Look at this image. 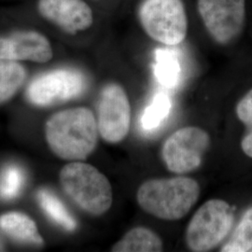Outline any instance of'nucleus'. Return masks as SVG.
I'll list each match as a JSON object with an SVG mask.
<instances>
[{
  "instance_id": "12",
  "label": "nucleus",
  "mask_w": 252,
  "mask_h": 252,
  "mask_svg": "<svg viewBox=\"0 0 252 252\" xmlns=\"http://www.w3.org/2000/svg\"><path fill=\"white\" fill-rule=\"evenodd\" d=\"M0 230L19 243L36 247H41L44 244L36 222L24 213L9 212L1 215Z\"/></svg>"
},
{
  "instance_id": "17",
  "label": "nucleus",
  "mask_w": 252,
  "mask_h": 252,
  "mask_svg": "<svg viewBox=\"0 0 252 252\" xmlns=\"http://www.w3.org/2000/svg\"><path fill=\"white\" fill-rule=\"evenodd\" d=\"M27 182V174L23 167L11 163L0 172V199L10 201L17 198Z\"/></svg>"
},
{
  "instance_id": "2",
  "label": "nucleus",
  "mask_w": 252,
  "mask_h": 252,
  "mask_svg": "<svg viewBox=\"0 0 252 252\" xmlns=\"http://www.w3.org/2000/svg\"><path fill=\"white\" fill-rule=\"evenodd\" d=\"M200 186L187 177L156 179L144 182L136 199L145 212L165 220H178L188 214L197 202Z\"/></svg>"
},
{
  "instance_id": "18",
  "label": "nucleus",
  "mask_w": 252,
  "mask_h": 252,
  "mask_svg": "<svg viewBox=\"0 0 252 252\" xmlns=\"http://www.w3.org/2000/svg\"><path fill=\"white\" fill-rule=\"evenodd\" d=\"M171 101L164 93H158L153 97V102L143 112L141 126L146 131H153L162 125L169 116Z\"/></svg>"
},
{
  "instance_id": "6",
  "label": "nucleus",
  "mask_w": 252,
  "mask_h": 252,
  "mask_svg": "<svg viewBox=\"0 0 252 252\" xmlns=\"http://www.w3.org/2000/svg\"><path fill=\"white\" fill-rule=\"evenodd\" d=\"M88 86L83 73L75 68H58L36 77L27 88V98L32 105L46 108L76 99Z\"/></svg>"
},
{
  "instance_id": "8",
  "label": "nucleus",
  "mask_w": 252,
  "mask_h": 252,
  "mask_svg": "<svg viewBox=\"0 0 252 252\" xmlns=\"http://www.w3.org/2000/svg\"><path fill=\"white\" fill-rule=\"evenodd\" d=\"M197 10L208 34L220 44L230 43L243 30L246 0H197Z\"/></svg>"
},
{
  "instance_id": "7",
  "label": "nucleus",
  "mask_w": 252,
  "mask_h": 252,
  "mask_svg": "<svg viewBox=\"0 0 252 252\" xmlns=\"http://www.w3.org/2000/svg\"><path fill=\"white\" fill-rule=\"evenodd\" d=\"M210 146V136L199 127H184L163 143L162 159L169 171L185 174L198 168Z\"/></svg>"
},
{
  "instance_id": "1",
  "label": "nucleus",
  "mask_w": 252,
  "mask_h": 252,
  "mask_svg": "<svg viewBox=\"0 0 252 252\" xmlns=\"http://www.w3.org/2000/svg\"><path fill=\"white\" fill-rule=\"evenodd\" d=\"M98 126L87 108H68L55 113L46 124V139L52 152L63 160L87 158L97 144Z\"/></svg>"
},
{
  "instance_id": "9",
  "label": "nucleus",
  "mask_w": 252,
  "mask_h": 252,
  "mask_svg": "<svg viewBox=\"0 0 252 252\" xmlns=\"http://www.w3.org/2000/svg\"><path fill=\"white\" fill-rule=\"evenodd\" d=\"M97 126L102 138L119 143L128 135L131 125V107L125 89L117 83H108L100 94Z\"/></svg>"
},
{
  "instance_id": "20",
  "label": "nucleus",
  "mask_w": 252,
  "mask_h": 252,
  "mask_svg": "<svg viewBox=\"0 0 252 252\" xmlns=\"http://www.w3.org/2000/svg\"><path fill=\"white\" fill-rule=\"evenodd\" d=\"M236 114L248 130L241 143L242 150L252 158V89L237 104Z\"/></svg>"
},
{
  "instance_id": "16",
  "label": "nucleus",
  "mask_w": 252,
  "mask_h": 252,
  "mask_svg": "<svg viewBox=\"0 0 252 252\" xmlns=\"http://www.w3.org/2000/svg\"><path fill=\"white\" fill-rule=\"evenodd\" d=\"M155 76L160 84L166 88H174L180 79V60L177 54L170 49H159L156 51Z\"/></svg>"
},
{
  "instance_id": "14",
  "label": "nucleus",
  "mask_w": 252,
  "mask_h": 252,
  "mask_svg": "<svg viewBox=\"0 0 252 252\" xmlns=\"http://www.w3.org/2000/svg\"><path fill=\"white\" fill-rule=\"evenodd\" d=\"M36 200L46 215L49 217L55 224L60 226L67 232H73L77 228V221L58 198L50 189L42 188L36 192Z\"/></svg>"
},
{
  "instance_id": "19",
  "label": "nucleus",
  "mask_w": 252,
  "mask_h": 252,
  "mask_svg": "<svg viewBox=\"0 0 252 252\" xmlns=\"http://www.w3.org/2000/svg\"><path fill=\"white\" fill-rule=\"evenodd\" d=\"M251 251H252V207L245 212L231 238L220 250L222 252Z\"/></svg>"
},
{
  "instance_id": "5",
  "label": "nucleus",
  "mask_w": 252,
  "mask_h": 252,
  "mask_svg": "<svg viewBox=\"0 0 252 252\" xmlns=\"http://www.w3.org/2000/svg\"><path fill=\"white\" fill-rule=\"evenodd\" d=\"M234 223V211L220 199H212L199 208L186 231V243L192 252H209L230 233Z\"/></svg>"
},
{
  "instance_id": "3",
  "label": "nucleus",
  "mask_w": 252,
  "mask_h": 252,
  "mask_svg": "<svg viewBox=\"0 0 252 252\" xmlns=\"http://www.w3.org/2000/svg\"><path fill=\"white\" fill-rule=\"evenodd\" d=\"M60 183L65 194L81 210L101 216L111 207L113 194L107 177L89 163L73 162L60 172Z\"/></svg>"
},
{
  "instance_id": "13",
  "label": "nucleus",
  "mask_w": 252,
  "mask_h": 252,
  "mask_svg": "<svg viewBox=\"0 0 252 252\" xmlns=\"http://www.w3.org/2000/svg\"><path fill=\"white\" fill-rule=\"evenodd\" d=\"M114 252H157L162 251L160 236L145 227H136L112 247Z\"/></svg>"
},
{
  "instance_id": "10",
  "label": "nucleus",
  "mask_w": 252,
  "mask_h": 252,
  "mask_svg": "<svg viewBox=\"0 0 252 252\" xmlns=\"http://www.w3.org/2000/svg\"><path fill=\"white\" fill-rule=\"evenodd\" d=\"M53 58L49 39L34 30H20L0 36V59L46 63Z\"/></svg>"
},
{
  "instance_id": "4",
  "label": "nucleus",
  "mask_w": 252,
  "mask_h": 252,
  "mask_svg": "<svg viewBox=\"0 0 252 252\" xmlns=\"http://www.w3.org/2000/svg\"><path fill=\"white\" fill-rule=\"evenodd\" d=\"M137 18L145 33L162 45H180L187 36L188 16L182 0H143Z\"/></svg>"
},
{
  "instance_id": "21",
  "label": "nucleus",
  "mask_w": 252,
  "mask_h": 252,
  "mask_svg": "<svg viewBox=\"0 0 252 252\" xmlns=\"http://www.w3.org/2000/svg\"><path fill=\"white\" fill-rule=\"evenodd\" d=\"M6 251H7V246L3 236L0 234V252H6Z\"/></svg>"
},
{
  "instance_id": "11",
  "label": "nucleus",
  "mask_w": 252,
  "mask_h": 252,
  "mask_svg": "<svg viewBox=\"0 0 252 252\" xmlns=\"http://www.w3.org/2000/svg\"><path fill=\"white\" fill-rule=\"evenodd\" d=\"M39 14L65 33L75 35L90 28L94 12L83 0H38Z\"/></svg>"
},
{
  "instance_id": "15",
  "label": "nucleus",
  "mask_w": 252,
  "mask_h": 252,
  "mask_svg": "<svg viewBox=\"0 0 252 252\" xmlns=\"http://www.w3.org/2000/svg\"><path fill=\"white\" fill-rule=\"evenodd\" d=\"M26 79L27 71L22 64L0 59V104L14 96Z\"/></svg>"
}]
</instances>
